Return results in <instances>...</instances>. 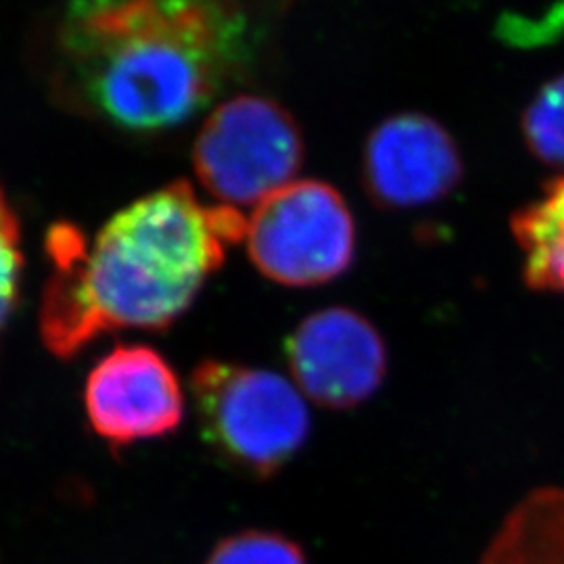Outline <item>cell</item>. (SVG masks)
I'll list each match as a JSON object with an SVG mask.
<instances>
[{"label": "cell", "instance_id": "cell-5", "mask_svg": "<svg viewBox=\"0 0 564 564\" xmlns=\"http://www.w3.org/2000/svg\"><path fill=\"white\" fill-rule=\"evenodd\" d=\"M245 241L265 279L282 286H318L349 270L356 224L335 186L291 182L256 207Z\"/></svg>", "mask_w": 564, "mask_h": 564}, {"label": "cell", "instance_id": "cell-3", "mask_svg": "<svg viewBox=\"0 0 564 564\" xmlns=\"http://www.w3.org/2000/svg\"><path fill=\"white\" fill-rule=\"evenodd\" d=\"M191 387L205 442L247 475H274L307 440L303 393L276 372L207 360Z\"/></svg>", "mask_w": 564, "mask_h": 564}, {"label": "cell", "instance_id": "cell-4", "mask_svg": "<svg viewBox=\"0 0 564 564\" xmlns=\"http://www.w3.org/2000/svg\"><path fill=\"white\" fill-rule=\"evenodd\" d=\"M303 153L302 130L284 107L258 95H239L203 123L193 163L218 205L241 212L291 184Z\"/></svg>", "mask_w": 564, "mask_h": 564}, {"label": "cell", "instance_id": "cell-9", "mask_svg": "<svg viewBox=\"0 0 564 564\" xmlns=\"http://www.w3.org/2000/svg\"><path fill=\"white\" fill-rule=\"evenodd\" d=\"M484 564H564V489H540L514 508Z\"/></svg>", "mask_w": 564, "mask_h": 564}, {"label": "cell", "instance_id": "cell-1", "mask_svg": "<svg viewBox=\"0 0 564 564\" xmlns=\"http://www.w3.org/2000/svg\"><path fill=\"white\" fill-rule=\"evenodd\" d=\"M245 230L239 209L205 205L182 181L130 203L90 247L61 224L48 237L55 268L42 293L44 347L69 360L105 333L167 328Z\"/></svg>", "mask_w": 564, "mask_h": 564}, {"label": "cell", "instance_id": "cell-12", "mask_svg": "<svg viewBox=\"0 0 564 564\" xmlns=\"http://www.w3.org/2000/svg\"><path fill=\"white\" fill-rule=\"evenodd\" d=\"M205 564H307L302 547L272 531H242L216 545Z\"/></svg>", "mask_w": 564, "mask_h": 564}, {"label": "cell", "instance_id": "cell-7", "mask_svg": "<svg viewBox=\"0 0 564 564\" xmlns=\"http://www.w3.org/2000/svg\"><path fill=\"white\" fill-rule=\"evenodd\" d=\"M286 362L303 395L345 410L366 402L383 383V337L362 314L326 307L307 316L286 339Z\"/></svg>", "mask_w": 564, "mask_h": 564}, {"label": "cell", "instance_id": "cell-13", "mask_svg": "<svg viewBox=\"0 0 564 564\" xmlns=\"http://www.w3.org/2000/svg\"><path fill=\"white\" fill-rule=\"evenodd\" d=\"M21 270L20 224L0 191V335L18 307Z\"/></svg>", "mask_w": 564, "mask_h": 564}, {"label": "cell", "instance_id": "cell-10", "mask_svg": "<svg viewBox=\"0 0 564 564\" xmlns=\"http://www.w3.org/2000/svg\"><path fill=\"white\" fill-rule=\"evenodd\" d=\"M512 232L529 286L564 295V178L547 184L538 202L514 216Z\"/></svg>", "mask_w": 564, "mask_h": 564}, {"label": "cell", "instance_id": "cell-6", "mask_svg": "<svg viewBox=\"0 0 564 564\" xmlns=\"http://www.w3.org/2000/svg\"><path fill=\"white\" fill-rule=\"evenodd\" d=\"M84 410L107 444L130 445L174 433L184 419V393L158 349L118 345L90 370Z\"/></svg>", "mask_w": 564, "mask_h": 564}, {"label": "cell", "instance_id": "cell-2", "mask_svg": "<svg viewBox=\"0 0 564 564\" xmlns=\"http://www.w3.org/2000/svg\"><path fill=\"white\" fill-rule=\"evenodd\" d=\"M249 55L241 0H76L59 28L61 90L128 132L181 126Z\"/></svg>", "mask_w": 564, "mask_h": 564}, {"label": "cell", "instance_id": "cell-11", "mask_svg": "<svg viewBox=\"0 0 564 564\" xmlns=\"http://www.w3.org/2000/svg\"><path fill=\"white\" fill-rule=\"evenodd\" d=\"M524 139L544 162L564 167V76L547 82L524 111Z\"/></svg>", "mask_w": 564, "mask_h": 564}, {"label": "cell", "instance_id": "cell-8", "mask_svg": "<svg viewBox=\"0 0 564 564\" xmlns=\"http://www.w3.org/2000/svg\"><path fill=\"white\" fill-rule=\"evenodd\" d=\"M463 174L454 137L440 121L416 111L381 121L364 147V186L372 202L391 209L442 202Z\"/></svg>", "mask_w": 564, "mask_h": 564}]
</instances>
